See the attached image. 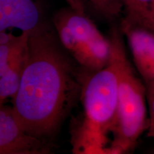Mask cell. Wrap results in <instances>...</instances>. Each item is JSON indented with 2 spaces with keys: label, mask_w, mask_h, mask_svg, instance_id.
I'll return each mask as SVG.
<instances>
[{
  "label": "cell",
  "mask_w": 154,
  "mask_h": 154,
  "mask_svg": "<svg viewBox=\"0 0 154 154\" xmlns=\"http://www.w3.org/2000/svg\"><path fill=\"white\" fill-rule=\"evenodd\" d=\"M28 44L27 64L12 106L26 131L47 140L80 101L91 72L76 66L47 23L30 33Z\"/></svg>",
  "instance_id": "cell-1"
},
{
  "label": "cell",
  "mask_w": 154,
  "mask_h": 154,
  "mask_svg": "<svg viewBox=\"0 0 154 154\" xmlns=\"http://www.w3.org/2000/svg\"><path fill=\"white\" fill-rule=\"evenodd\" d=\"M110 39V62L101 70L90 72L83 86L82 111L72 130L73 153L109 154L118 102L121 54L125 48L121 29H113Z\"/></svg>",
  "instance_id": "cell-2"
},
{
  "label": "cell",
  "mask_w": 154,
  "mask_h": 154,
  "mask_svg": "<svg viewBox=\"0 0 154 154\" xmlns=\"http://www.w3.org/2000/svg\"><path fill=\"white\" fill-rule=\"evenodd\" d=\"M149 126L147 88L123 49L120 59L118 102L109 154L134 151Z\"/></svg>",
  "instance_id": "cell-3"
},
{
  "label": "cell",
  "mask_w": 154,
  "mask_h": 154,
  "mask_svg": "<svg viewBox=\"0 0 154 154\" xmlns=\"http://www.w3.org/2000/svg\"><path fill=\"white\" fill-rule=\"evenodd\" d=\"M53 24L62 47L80 66L95 72L110 62V38L105 37L85 13L70 7L61 9L54 16Z\"/></svg>",
  "instance_id": "cell-4"
},
{
  "label": "cell",
  "mask_w": 154,
  "mask_h": 154,
  "mask_svg": "<svg viewBox=\"0 0 154 154\" xmlns=\"http://www.w3.org/2000/svg\"><path fill=\"white\" fill-rule=\"evenodd\" d=\"M51 146L26 131L14 112L13 106L0 107V154H48Z\"/></svg>",
  "instance_id": "cell-5"
},
{
  "label": "cell",
  "mask_w": 154,
  "mask_h": 154,
  "mask_svg": "<svg viewBox=\"0 0 154 154\" xmlns=\"http://www.w3.org/2000/svg\"><path fill=\"white\" fill-rule=\"evenodd\" d=\"M120 29L126 38L140 78L146 85L154 84V31L124 19Z\"/></svg>",
  "instance_id": "cell-6"
},
{
  "label": "cell",
  "mask_w": 154,
  "mask_h": 154,
  "mask_svg": "<svg viewBox=\"0 0 154 154\" xmlns=\"http://www.w3.org/2000/svg\"><path fill=\"white\" fill-rule=\"evenodd\" d=\"M45 24L38 0H0V32L18 29L32 33Z\"/></svg>",
  "instance_id": "cell-7"
},
{
  "label": "cell",
  "mask_w": 154,
  "mask_h": 154,
  "mask_svg": "<svg viewBox=\"0 0 154 154\" xmlns=\"http://www.w3.org/2000/svg\"><path fill=\"white\" fill-rule=\"evenodd\" d=\"M29 40L23 44L11 57L8 64L0 72V105L6 99H14L18 91L21 80L27 64Z\"/></svg>",
  "instance_id": "cell-8"
},
{
  "label": "cell",
  "mask_w": 154,
  "mask_h": 154,
  "mask_svg": "<svg viewBox=\"0 0 154 154\" xmlns=\"http://www.w3.org/2000/svg\"><path fill=\"white\" fill-rule=\"evenodd\" d=\"M124 19L151 29L154 26V0H122Z\"/></svg>",
  "instance_id": "cell-9"
},
{
  "label": "cell",
  "mask_w": 154,
  "mask_h": 154,
  "mask_svg": "<svg viewBox=\"0 0 154 154\" xmlns=\"http://www.w3.org/2000/svg\"><path fill=\"white\" fill-rule=\"evenodd\" d=\"M97 14L109 21L118 19L124 11L122 0H82Z\"/></svg>",
  "instance_id": "cell-10"
},
{
  "label": "cell",
  "mask_w": 154,
  "mask_h": 154,
  "mask_svg": "<svg viewBox=\"0 0 154 154\" xmlns=\"http://www.w3.org/2000/svg\"><path fill=\"white\" fill-rule=\"evenodd\" d=\"M146 86L147 88V101L149 116V126L146 134L148 137L154 138V84Z\"/></svg>",
  "instance_id": "cell-11"
},
{
  "label": "cell",
  "mask_w": 154,
  "mask_h": 154,
  "mask_svg": "<svg viewBox=\"0 0 154 154\" xmlns=\"http://www.w3.org/2000/svg\"><path fill=\"white\" fill-rule=\"evenodd\" d=\"M69 7L80 13H85V5L82 0H65Z\"/></svg>",
  "instance_id": "cell-12"
},
{
  "label": "cell",
  "mask_w": 154,
  "mask_h": 154,
  "mask_svg": "<svg viewBox=\"0 0 154 154\" xmlns=\"http://www.w3.org/2000/svg\"><path fill=\"white\" fill-rule=\"evenodd\" d=\"M151 29H153V30L154 31V26H153V28H151Z\"/></svg>",
  "instance_id": "cell-13"
}]
</instances>
